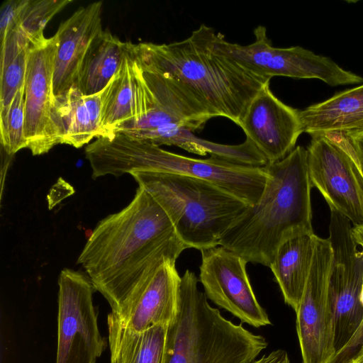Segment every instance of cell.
<instances>
[{"label":"cell","mask_w":363,"mask_h":363,"mask_svg":"<svg viewBox=\"0 0 363 363\" xmlns=\"http://www.w3.org/2000/svg\"><path fill=\"white\" fill-rule=\"evenodd\" d=\"M132 42L128 47L119 70L106 86L101 126L103 136L132 118L135 91Z\"/></svg>","instance_id":"obj_23"},{"label":"cell","mask_w":363,"mask_h":363,"mask_svg":"<svg viewBox=\"0 0 363 363\" xmlns=\"http://www.w3.org/2000/svg\"><path fill=\"white\" fill-rule=\"evenodd\" d=\"M187 269L181 277L176 318L167 325L162 363H252L267 342L212 307Z\"/></svg>","instance_id":"obj_5"},{"label":"cell","mask_w":363,"mask_h":363,"mask_svg":"<svg viewBox=\"0 0 363 363\" xmlns=\"http://www.w3.org/2000/svg\"><path fill=\"white\" fill-rule=\"evenodd\" d=\"M106 87L100 92L83 95L77 86L55 99L62 144L82 147L94 138L103 136L101 117Z\"/></svg>","instance_id":"obj_19"},{"label":"cell","mask_w":363,"mask_h":363,"mask_svg":"<svg viewBox=\"0 0 363 363\" xmlns=\"http://www.w3.org/2000/svg\"><path fill=\"white\" fill-rule=\"evenodd\" d=\"M328 240L318 236L313 262L296 314L302 363H335L328 277L332 260Z\"/></svg>","instance_id":"obj_11"},{"label":"cell","mask_w":363,"mask_h":363,"mask_svg":"<svg viewBox=\"0 0 363 363\" xmlns=\"http://www.w3.org/2000/svg\"><path fill=\"white\" fill-rule=\"evenodd\" d=\"M318 235L314 233L292 238L277 249L270 269L284 300L296 312L311 271Z\"/></svg>","instance_id":"obj_20"},{"label":"cell","mask_w":363,"mask_h":363,"mask_svg":"<svg viewBox=\"0 0 363 363\" xmlns=\"http://www.w3.org/2000/svg\"><path fill=\"white\" fill-rule=\"evenodd\" d=\"M199 279L208 299L255 328L271 325L248 278L247 262L221 245L201 250Z\"/></svg>","instance_id":"obj_13"},{"label":"cell","mask_w":363,"mask_h":363,"mask_svg":"<svg viewBox=\"0 0 363 363\" xmlns=\"http://www.w3.org/2000/svg\"><path fill=\"white\" fill-rule=\"evenodd\" d=\"M29 48L0 68V119L5 117L18 91L25 84Z\"/></svg>","instance_id":"obj_26"},{"label":"cell","mask_w":363,"mask_h":363,"mask_svg":"<svg viewBox=\"0 0 363 363\" xmlns=\"http://www.w3.org/2000/svg\"><path fill=\"white\" fill-rule=\"evenodd\" d=\"M128 41L122 42L109 30H102L91 42L81 65L76 86L84 96L101 91L116 74Z\"/></svg>","instance_id":"obj_21"},{"label":"cell","mask_w":363,"mask_h":363,"mask_svg":"<svg viewBox=\"0 0 363 363\" xmlns=\"http://www.w3.org/2000/svg\"><path fill=\"white\" fill-rule=\"evenodd\" d=\"M187 248L164 209L138 186L128 205L99 222L77 262L114 311L164 259H177Z\"/></svg>","instance_id":"obj_1"},{"label":"cell","mask_w":363,"mask_h":363,"mask_svg":"<svg viewBox=\"0 0 363 363\" xmlns=\"http://www.w3.org/2000/svg\"><path fill=\"white\" fill-rule=\"evenodd\" d=\"M57 39L55 35L31 44L25 79V138L33 155L48 152L62 144L55 99L53 69Z\"/></svg>","instance_id":"obj_12"},{"label":"cell","mask_w":363,"mask_h":363,"mask_svg":"<svg viewBox=\"0 0 363 363\" xmlns=\"http://www.w3.org/2000/svg\"><path fill=\"white\" fill-rule=\"evenodd\" d=\"M329 232L333 255L328 298L337 359L363 331V253L357 248L351 222L334 211Z\"/></svg>","instance_id":"obj_7"},{"label":"cell","mask_w":363,"mask_h":363,"mask_svg":"<svg viewBox=\"0 0 363 363\" xmlns=\"http://www.w3.org/2000/svg\"><path fill=\"white\" fill-rule=\"evenodd\" d=\"M215 30L201 24L168 44H132L135 57L168 79L211 116L240 125L248 105L270 79L255 75L216 51Z\"/></svg>","instance_id":"obj_2"},{"label":"cell","mask_w":363,"mask_h":363,"mask_svg":"<svg viewBox=\"0 0 363 363\" xmlns=\"http://www.w3.org/2000/svg\"><path fill=\"white\" fill-rule=\"evenodd\" d=\"M177 259H164L145 281L107 318L108 329L141 332L155 325H168L177 316L181 277Z\"/></svg>","instance_id":"obj_14"},{"label":"cell","mask_w":363,"mask_h":363,"mask_svg":"<svg viewBox=\"0 0 363 363\" xmlns=\"http://www.w3.org/2000/svg\"><path fill=\"white\" fill-rule=\"evenodd\" d=\"M264 168L267 182L262 196L223 233L219 245L247 262L269 267L283 242L313 233L307 149L297 146Z\"/></svg>","instance_id":"obj_3"},{"label":"cell","mask_w":363,"mask_h":363,"mask_svg":"<svg viewBox=\"0 0 363 363\" xmlns=\"http://www.w3.org/2000/svg\"><path fill=\"white\" fill-rule=\"evenodd\" d=\"M240 127L268 162L285 158L303 133L299 111L278 99L269 84L250 101Z\"/></svg>","instance_id":"obj_15"},{"label":"cell","mask_w":363,"mask_h":363,"mask_svg":"<svg viewBox=\"0 0 363 363\" xmlns=\"http://www.w3.org/2000/svg\"><path fill=\"white\" fill-rule=\"evenodd\" d=\"M56 363H96L107 346L93 303L96 291L87 274L64 269L58 279Z\"/></svg>","instance_id":"obj_9"},{"label":"cell","mask_w":363,"mask_h":363,"mask_svg":"<svg viewBox=\"0 0 363 363\" xmlns=\"http://www.w3.org/2000/svg\"><path fill=\"white\" fill-rule=\"evenodd\" d=\"M307 152L312 187L320 191L330 211L340 213L354 226L362 225L363 175L344 135H312Z\"/></svg>","instance_id":"obj_10"},{"label":"cell","mask_w":363,"mask_h":363,"mask_svg":"<svg viewBox=\"0 0 363 363\" xmlns=\"http://www.w3.org/2000/svg\"><path fill=\"white\" fill-rule=\"evenodd\" d=\"M25 118L24 84L13 98L5 117L0 119L1 146L9 155L27 148L24 134Z\"/></svg>","instance_id":"obj_25"},{"label":"cell","mask_w":363,"mask_h":363,"mask_svg":"<svg viewBox=\"0 0 363 363\" xmlns=\"http://www.w3.org/2000/svg\"><path fill=\"white\" fill-rule=\"evenodd\" d=\"M72 2V0H27L12 29L16 30L30 45L35 43L45 38L43 30L52 17Z\"/></svg>","instance_id":"obj_24"},{"label":"cell","mask_w":363,"mask_h":363,"mask_svg":"<svg viewBox=\"0 0 363 363\" xmlns=\"http://www.w3.org/2000/svg\"><path fill=\"white\" fill-rule=\"evenodd\" d=\"M167 325L141 332L108 329L111 363H162Z\"/></svg>","instance_id":"obj_22"},{"label":"cell","mask_w":363,"mask_h":363,"mask_svg":"<svg viewBox=\"0 0 363 363\" xmlns=\"http://www.w3.org/2000/svg\"><path fill=\"white\" fill-rule=\"evenodd\" d=\"M85 155L93 179L106 175L119 177L136 171L188 176L210 182L249 206L259 201L267 182L264 167L244 165L213 157H189L121 133L96 138L86 145Z\"/></svg>","instance_id":"obj_4"},{"label":"cell","mask_w":363,"mask_h":363,"mask_svg":"<svg viewBox=\"0 0 363 363\" xmlns=\"http://www.w3.org/2000/svg\"><path fill=\"white\" fill-rule=\"evenodd\" d=\"M123 134V133H122ZM127 137L160 146L174 145L189 152L221 159L234 163L253 167H264L265 157L254 145L246 140L238 145H223L196 136L179 120H173L155 128L123 134Z\"/></svg>","instance_id":"obj_17"},{"label":"cell","mask_w":363,"mask_h":363,"mask_svg":"<svg viewBox=\"0 0 363 363\" xmlns=\"http://www.w3.org/2000/svg\"><path fill=\"white\" fill-rule=\"evenodd\" d=\"M130 174L164 209L188 248L201 251L218 246L223 233L249 206L201 179L150 171Z\"/></svg>","instance_id":"obj_6"},{"label":"cell","mask_w":363,"mask_h":363,"mask_svg":"<svg viewBox=\"0 0 363 363\" xmlns=\"http://www.w3.org/2000/svg\"><path fill=\"white\" fill-rule=\"evenodd\" d=\"M347 363H357L354 362L352 359H350Z\"/></svg>","instance_id":"obj_32"},{"label":"cell","mask_w":363,"mask_h":363,"mask_svg":"<svg viewBox=\"0 0 363 363\" xmlns=\"http://www.w3.org/2000/svg\"><path fill=\"white\" fill-rule=\"evenodd\" d=\"M352 233L355 242L361 247L363 253V224L352 227Z\"/></svg>","instance_id":"obj_30"},{"label":"cell","mask_w":363,"mask_h":363,"mask_svg":"<svg viewBox=\"0 0 363 363\" xmlns=\"http://www.w3.org/2000/svg\"><path fill=\"white\" fill-rule=\"evenodd\" d=\"M102 1L78 9L62 22L57 33V47L54 61L52 90L55 99L76 85L86 53L102 30Z\"/></svg>","instance_id":"obj_16"},{"label":"cell","mask_w":363,"mask_h":363,"mask_svg":"<svg viewBox=\"0 0 363 363\" xmlns=\"http://www.w3.org/2000/svg\"><path fill=\"white\" fill-rule=\"evenodd\" d=\"M343 135L363 175V134Z\"/></svg>","instance_id":"obj_28"},{"label":"cell","mask_w":363,"mask_h":363,"mask_svg":"<svg viewBox=\"0 0 363 363\" xmlns=\"http://www.w3.org/2000/svg\"><path fill=\"white\" fill-rule=\"evenodd\" d=\"M302 132L311 136L363 134V84L299 111Z\"/></svg>","instance_id":"obj_18"},{"label":"cell","mask_w":363,"mask_h":363,"mask_svg":"<svg viewBox=\"0 0 363 363\" xmlns=\"http://www.w3.org/2000/svg\"><path fill=\"white\" fill-rule=\"evenodd\" d=\"M253 33L255 41L246 45L230 43L217 33L214 48L245 70L270 79L274 76L318 79L333 86L363 82L362 77L343 69L330 58L302 47H273L263 26Z\"/></svg>","instance_id":"obj_8"},{"label":"cell","mask_w":363,"mask_h":363,"mask_svg":"<svg viewBox=\"0 0 363 363\" xmlns=\"http://www.w3.org/2000/svg\"><path fill=\"white\" fill-rule=\"evenodd\" d=\"M252 363H291L288 353L282 350L278 349L263 355L261 358L254 361Z\"/></svg>","instance_id":"obj_29"},{"label":"cell","mask_w":363,"mask_h":363,"mask_svg":"<svg viewBox=\"0 0 363 363\" xmlns=\"http://www.w3.org/2000/svg\"><path fill=\"white\" fill-rule=\"evenodd\" d=\"M27 0H7L0 9V39L2 40L7 32L18 22L19 15Z\"/></svg>","instance_id":"obj_27"},{"label":"cell","mask_w":363,"mask_h":363,"mask_svg":"<svg viewBox=\"0 0 363 363\" xmlns=\"http://www.w3.org/2000/svg\"><path fill=\"white\" fill-rule=\"evenodd\" d=\"M352 359L357 363H363V343L357 354Z\"/></svg>","instance_id":"obj_31"}]
</instances>
